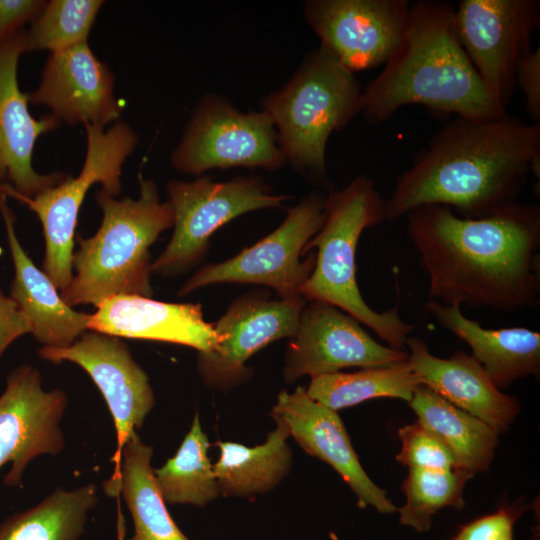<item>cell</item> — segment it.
I'll return each instance as SVG.
<instances>
[{
    "label": "cell",
    "instance_id": "obj_31",
    "mask_svg": "<svg viewBox=\"0 0 540 540\" xmlns=\"http://www.w3.org/2000/svg\"><path fill=\"white\" fill-rule=\"evenodd\" d=\"M102 0H50L24 31L25 52H55L87 41Z\"/></svg>",
    "mask_w": 540,
    "mask_h": 540
},
{
    "label": "cell",
    "instance_id": "obj_16",
    "mask_svg": "<svg viewBox=\"0 0 540 540\" xmlns=\"http://www.w3.org/2000/svg\"><path fill=\"white\" fill-rule=\"evenodd\" d=\"M305 299L270 300L250 292L233 301L214 323L220 340L209 351L198 352V372L214 388L229 389L247 380V360L267 344L291 338L298 326Z\"/></svg>",
    "mask_w": 540,
    "mask_h": 540
},
{
    "label": "cell",
    "instance_id": "obj_35",
    "mask_svg": "<svg viewBox=\"0 0 540 540\" xmlns=\"http://www.w3.org/2000/svg\"><path fill=\"white\" fill-rule=\"evenodd\" d=\"M43 0H0V38L12 35L43 10Z\"/></svg>",
    "mask_w": 540,
    "mask_h": 540
},
{
    "label": "cell",
    "instance_id": "obj_17",
    "mask_svg": "<svg viewBox=\"0 0 540 540\" xmlns=\"http://www.w3.org/2000/svg\"><path fill=\"white\" fill-rule=\"evenodd\" d=\"M114 86V74L84 41L50 53L29 102L46 106L60 122L106 128L124 108Z\"/></svg>",
    "mask_w": 540,
    "mask_h": 540
},
{
    "label": "cell",
    "instance_id": "obj_29",
    "mask_svg": "<svg viewBox=\"0 0 540 540\" xmlns=\"http://www.w3.org/2000/svg\"><path fill=\"white\" fill-rule=\"evenodd\" d=\"M209 447L196 413L176 454L154 469L155 483L165 503L204 506L220 494Z\"/></svg>",
    "mask_w": 540,
    "mask_h": 540
},
{
    "label": "cell",
    "instance_id": "obj_26",
    "mask_svg": "<svg viewBox=\"0 0 540 540\" xmlns=\"http://www.w3.org/2000/svg\"><path fill=\"white\" fill-rule=\"evenodd\" d=\"M274 420L276 428L261 445L217 443L220 454L213 470L220 494L250 497L266 493L288 474L292 465V453L287 444L290 434L280 419Z\"/></svg>",
    "mask_w": 540,
    "mask_h": 540
},
{
    "label": "cell",
    "instance_id": "obj_21",
    "mask_svg": "<svg viewBox=\"0 0 540 540\" xmlns=\"http://www.w3.org/2000/svg\"><path fill=\"white\" fill-rule=\"evenodd\" d=\"M406 345L408 361L422 385L497 433L506 431L518 416L519 401L499 390L472 355L456 351L449 358H440L416 337H408Z\"/></svg>",
    "mask_w": 540,
    "mask_h": 540
},
{
    "label": "cell",
    "instance_id": "obj_1",
    "mask_svg": "<svg viewBox=\"0 0 540 540\" xmlns=\"http://www.w3.org/2000/svg\"><path fill=\"white\" fill-rule=\"evenodd\" d=\"M429 300L500 312L540 302V207L515 202L481 218L429 204L405 216Z\"/></svg>",
    "mask_w": 540,
    "mask_h": 540
},
{
    "label": "cell",
    "instance_id": "obj_12",
    "mask_svg": "<svg viewBox=\"0 0 540 540\" xmlns=\"http://www.w3.org/2000/svg\"><path fill=\"white\" fill-rule=\"evenodd\" d=\"M38 354L53 363H75L87 372L100 390L116 429L117 445L112 457L114 470L107 479L115 480L124 445L142 427L155 404L146 372L119 337L91 330L67 347L43 346Z\"/></svg>",
    "mask_w": 540,
    "mask_h": 540
},
{
    "label": "cell",
    "instance_id": "obj_22",
    "mask_svg": "<svg viewBox=\"0 0 540 540\" xmlns=\"http://www.w3.org/2000/svg\"><path fill=\"white\" fill-rule=\"evenodd\" d=\"M0 212L15 270L9 297L27 317L31 334L39 343L59 348L71 345L88 330L90 314L68 305L50 278L33 263L16 235L13 212L1 191Z\"/></svg>",
    "mask_w": 540,
    "mask_h": 540
},
{
    "label": "cell",
    "instance_id": "obj_28",
    "mask_svg": "<svg viewBox=\"0 0 540 540\" xmlns=\"http://www.w3.org/2000/svg\"><path fill=\"white\" fill-rule=\"evenodd\" d=\"M421 385L407 358L402 362L362 368L352 373L335 372L315 376L311 378L306 391L313 400L337 411L382 397L409 402Z\"/></svg>",
    "mask_w": 540,
    "mask_h": 540
},
{
    "label": "cell",
    "instance_id": "obj_10",
    "mask_svg": "<svg viewBox=\"0 0 540 540\" xmlns=\"http://www.w3.org/2000/svg\"><path fill=\"white\" fill-rule=\"evenodd\" d=\"M170 162L182 173L198 175L215 168L275 170L286 159L265 111L243 113L209 94L195 107Z\"/></svg>",
    "mask_w": 540,
    "mask_h": 540
},
{
    "label": "cell",
    "instance_id": "obj_19",
    "mask_svg": "<svg viewBox=\"0 0 540 540\" xmlns=\"http://www.w3.org/2000/svg\"><path fill=\"white\" fill-rule=\"evenodd\" d=\"M271 416L280 419L300 447L337 471L357 497L361 508L371 506L390 514L396 506L366 474L337 412L313 400L303 387L282 391Z\"/></svg>",
    "mask_w": 540,
    "mask_h": 540
},
{
    "label": "cell",
    "instance_id": "obj_5",
    "mask_svg": "<svg viewBox=\"0 0 540 540\" xmlns=\"http://www.w3.org/2000/svg\"><path fill=\"white\" fill-rule=\"evenodd\" d=\"M325 219L305 247L313 248L314 268L302 286L305 300L333 305L368 326L388 346L403 349L415 325L405 322L398 306L377 312L363 299L356 281L355 255L362 232L386 220L385 200L365 174L345 188L331 191L324 202Z\"/></svg>",
    "mask_w": 540,
    "mask_h": 540
},
{
    "label": "cell",
    "instance_id": "obj_24",
    "mask_svg": "<svg viewBox=\"0 0 540 540\" xmlns=\"http://www.w3.org/2000/svg\"><path fill=\"white\" fill-rule=\"evenodd\" d=\"M153 448L135 433L124 445L118 476L106 480L104 492L121 495L134 523V535L128 540H190L170 516L154 479L151 465ZM125 519L118 509V540H125Z\"/></svg>",
    "mask_w": 540,
    "mask_h": 540
},
{
    "label": "cell",
    "instance_id": "obj_15",
    "mask_svg": "<svg viewBox=\"0 0 540 540\" xmlns=\"http://www.w3.org/2000/svg\"><path fill=\"white\" fill-rule=\"evenodd\" d=\"M67 405L63 390L43 389L35 367L22 365L9 373L0 395V468L11 464L6 486H21L26 467L38 456L63 451L61 421Z\"/></svg>",
    "mask_w": 540,
    "mask_h": 540
},
{
    "label": "cell",
    "instance_id": "obj_32",
    "mask_svg": "<svg viewBox=\"0 0 540 540\" xmlns=\"http://www.w3.org/2000/svg\"><path fill=\"white\" fill-rule=\"evenodd\" d=\"M399 463L410 468L432 470L456 469L455 460L445 443L419 420L399 429Z\"/></svg>",
    "mask_w": 540,
    "mask_h": 540
},
{
    "label": "cell",
    "instance_id": "obj_34",
    "mask_svg": "<svg viewBox=\"0 0 540 540\" xmlns=\"http://www.w3.org/2000/svg\"><path fill=\"white\" fill-rule=\"evenodd\" d=\"M516 86L524 97L525 108L533 123L540 124V47L531 50L518 63L515 72Z\"/></svg>",
    "mask_w": 540,
    "mask_h": 540
},
{
    "label": "cell",
    "instance_id": "obj_18",
    "mask_svg": "<svg viewBox=\"0 0 540 540\" xmlns=\"http://www.w3.org/2000/svg\"><path fill=\"white\" fill-rule=\"evenodd\" d=\"M23 53L24 31L0 38V184H7L22 196L33 197L58 184L67 174H40L32 166L38 138L61 122L51 114L40 119L30 114L29 94L20 90L17 78Z\"/></svg>",
    "mask_w": 540,
    "mask_h": 540
},
{
    "label": "cell",
    "instance_id": "obj_20",
    "mask_svg": "<svg viewBox=\"0 0 540 540\" xmlns=\"http://www.w3.org/2000/svg\"><path fill=\"white\" fill-rule=\"evenodd\" d=\"M90 314L88 330L119 338L176 343L198 352L214 349L219 336L199 303H167L139 295L110 297Z\"/></svg>",
    "mask_w": 540,
    "mask_h": 540
},
{
    "label": "cell",
    "instance_id": "obj_23",
    "mask_svg": "<svg viewBox=\"0 0 540 540\" xmlns=\"http://www.w3.org/2000/svg\"><path fill=\"white\" fill-rule=\"evenodd\" d=\"M426 309L438 323L465 341L493 384L502 390L540 372V333L526 327L487 329L458 306L429 300Z\"/></svg>",
    "mask_w": 540,
    "mask_h": 540
},
{
    "label": "cell",
    "instance_id": "obj_13",
    "mask_svg": "<svg viewBox=\"0 0 540 540\" xmlns=\"http://www.w3.org/2000/svg\"><path fill=\"white\" fill-rule=\"evenodd\" d=\"M407 0H309L304 16L320 46L355 73L384 65L397 48Z\"/></svg>",
    "mask_w": 540,
    "mask_h": 540
},
{
    "label": "cell",
    "instance_id": "obj_7",
    "mask_svg": "<svg viewBox=\"0 0 540 540\" xmlns=\"http://www.w3.org/2000/svg\"><path fill=\"white\" fill-rule=\"evenodd\" d=\"M84 127L86 154L76 177L67 174L58 184L33 197L22 196L7 184H0L4 195L24 203L39 218L45 239L42 269L61 291L73 278L75 230L88 190L99 183L103 191L117 196L123 165L139 141L137 133L125 122L117 121L108 128L88 124Z\"/></svg>",
    "mask_w": 540,
    "mask_h": 540
},
{
    "label": "cell",
    "instance_id": "obj_25",
    "mask_svg": "<svg viewBox=\"0 0 540 540\" xmlns=\"http://www.w3.org/2000/svg\"><path fill=\"white\" fill-rule=\"evenodd\" d=\"M421 423L448 447L456 469L472 476L486 471L498 445V433L487 423L421 385L408 402Z\"/></svg>",
    "mask_w": 540,
    "mask_h": 540
},
{
    "label": "cell",
    "instance_id": "obj_11",
    "mask_svg": "<svg viewBox=\"0 0 540 540\" xmlns=\"http://www.w3.org/2000/svg\"><path fill=\"white\" fill-rule=\"evenodd\" d=\"M458 40L484 87L502 108L510 103L519 61L540 25L539 0H462L455 7Z\"/></svg>",
    "mask_w": 540,
    "mask_h": 540
},
{
    "label": "cell",
    "instance_id": "obj_3",
    "mask_svg": "<svg viewBox=\"0 0 540 540\" xmlns=\"http://www.w3.org/2000/svg\"><path fill=\"white\" fill-rule=\"evenodd\" d=\"M454 14L447 1L411 3L397 48L363 89L361 113L367 121L381 123L407 105L478 119L507 114L464 52Z\"/></svg>",
    "mask_w": 540,
    "mask_h": 540
},
{
    "label": "cell",
    "instance_id": "obj_14",
    "mask_svg": "<svg viewBox=\"0 0 540 540\" xmlns=\"http://www.w3.org/2000/svg\"><path fill=\"white\" fill-rule=\"evenodd\" d=\"M408 352L375 341L355 318L328 303L309 301L289 338L284 380L339 372L348 367H380L405 361Z\"/></svg>",
    "mask_w": 540,
    "mask_h": 540
},
{
    "label": "cell",
    "instance_id": "obj_8",
    "mask_svg": "<svg viewBox=\"0 0 540 540\" xmlns=\"http://www.w3.org/2000/svg\"><path fill=\"white\" fill-rule=\"evenodd\" d=\"M174 222L172 237L151 272L169 277L187 272L205 256L214 232L250 211L282 207L291 196L274 194L258 177L236 176L223 182L209 177L171 180L166 185Z\"/></svg>",
    "mask_w": 540,
    "mask_h": 540
},
{
    "label": "cell",
    "instance_id": "obj_33",
    "mask_svg": "<svg viewBox=\"0 0 540 540\" xmlns=\"http://www.w3.org/2000/svg\"><path fill=\"white\" fill-rule=\"evenodd\" d=\"M526 509V505L519 503L502 505L497 511L462 525L451 540H514V524Z\"/></svg>",
    "mask_w": 540,
    "mask_h": 540
},
{
    "label": "cell",
    "instance_id": "obj_30",
    "mask_svg": "<svg viewBox=\"0 0 540 540\" xmlns=\"http://www.w3.org/2000/svg\"><path fill=\"white\" fill-rule=\"evenodd\" d=\"M472 477L458 469L410 468L402 487L406 501L397 509L399 522L417 532L428 531L440 509L463 508L464 486Z\"/></svg>",
    "mask_w": 540,
    "mask_h": 540
},
{
    "label": "cell",
    "instance_id": "obj_27",
    "mask_svg": "<svg viewBox=\"0 0 540 540\" xmlns=\"http://www.w3.org/2000/svg\"><path fill=\"white\" fill-rule=\"evenodd\" d=\"M97 502L94 483L58 488L36 506L6 519L0 525V540H78Z\"/></svg>",
    "mask_w": 540,
    "mask_h": 540
},
{
    "label": "cell",
    "instance_id": "obj_36",
    "mask_svg": "<svg viewBox=\"0 0 540 540\" xmlns=\"http://www.w3.org/2000/svg\"><path fill=\"white\" fill-rule=\"evenodd\" d=\"M25 334H31L27 317L0 289V357L11 343Z\"/></svg>",
    "mask_w": 540,
    "mask_h": 540
},
{
    "label": "cell",
    "instance_id": "obj_37",
    "mask_svg": "<svg viewBox=\"0 0 540 540\" xmlns=\"http://www.w3.org/2000/svg\"><path fill=\"white\" fill-rule=\"evenodd\" d=\"M530 173L534 176L539 187L540 182V153L533 156L530 161Z\"/></svg>",
    "mask_w": 540,
    "mask_h": 540
},
{
    "label": "cell",
    "instance_id": "obj_9",
    "mask_svg": "<svg viewBox=\"0 0 540 540\" xmlns=\"http://www.w3.org/2000/svg\"><path fill=\"white\" fill-rule=\"evenodd\" d=\"M325 197L304 196L288 210L273 232L223 262L205 265L181 287L178 296L219 283H249L271 287L282 300L302 299L301 289L315 265V252L302 260L305 247L324 219Z\"/></svg>",
    "mask_w": 540,
    "mask_h": 540
},
{
    "label": "cell",
    "instance_id": "obj_2",
    "mask_svg": "<svg viewBox=\"0 0 540 540\" xmlns=\"http://www.w3.org/2000/svg\"><path fill=\"white\" fill-rule=\"evenodd\" d=\"M540 153V124L508 113L492 119L454 116L396 180L386 220L429 204L481 218L518 202Z\"/></svg>",
    "mask_w": 540,
    "mask_h": 540
},
{
    "label": "cell",
    "instance_id": "obj_6",
    "mask_svg": "<svg viewBox=\"0 0 540 540\" xmlns=\"http://www.w3.org/2000/svg\"><path fill=\"white\" fill-rule=\"evenodd\" d=\"M362 94L354 73L319 46L261 105L274 124L286 161L313 182L328 186V139L361 112Z\"/></svg>",
    "mask_w": 540,
    "mask_h": 540
},
{
    "label": "cell",
    "instance_id": "obj_4",
    "mask_svg": "<svg viewBox=\"0 0 540 540\" xmlns=\"http://www.w3.org/2000/svg\"><path fill=\"white\" fill-rule=\"evenodd\" d=\"M139 196L117 199L102 189L95 193L103 218L97 232L79 238L73 253V278L61 291L71 307L98 306L119 295L151 297L150 247L173 227V210L162 202L156 183L139 175Z\"/></svg>",
    "mask_w": 540,
    "mask_h": 540
}]
</instances>
